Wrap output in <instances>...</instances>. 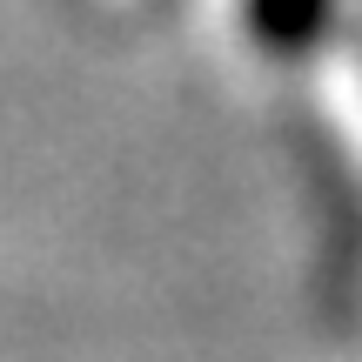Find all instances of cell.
<instances>
[{
    "label": "cell",
    "mask_w": 362,
    "mask_h": 362,
    "mask_svg": "<svg viewBox=\"0 0 362 362\" xmlns=\"http://www.w3.org/2000/svg\"><path fill=\"white\" fill-rule=\"evenodd\" d=\"M329 27V0H235V34L255 54H302Z\"/></svg>",
    "instance_id": "1"
},
{
    "label": "cell",
    "mask_w": 362,
    "mask_h": 362,
    "mask_svg": "<svg viewBox=\"0 0 362 362\" xmlns=\"http://www.w3.org/2000/svg\"><path fill=\"white\" fill-rule=\"evenodd\" d=\"M107 7H121V13H134V7H148V0H107Z\"/></svg>",
    "instance_id": "3"
},
{
    "label": "cell",
    "mask_w": 362,
    "mask_h": 362,
    "mask_svg": "<svg viewBox=\"0 0 362 362\" xmlns=\"http://www.w3.org/2000/svg\"><path fill=\"white\" fill-rule=\"evenodd\" d=\"M322 101L336 115V134L349 148V161L362 168V40H342L322 67Z\"/></svg>",
    "instance_id": "2"
}]
</instances>
